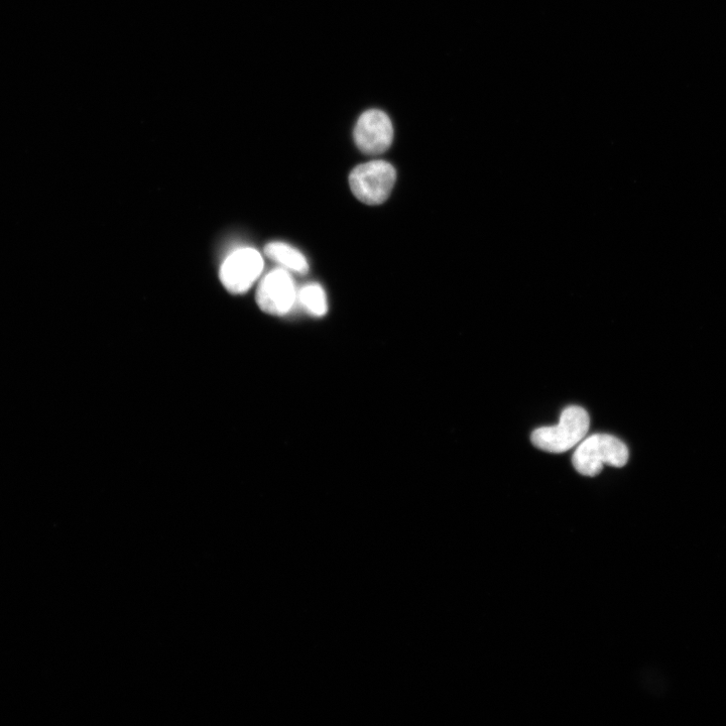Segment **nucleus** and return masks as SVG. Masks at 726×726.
<instances>
[{
    "label": "nucleus",
    "instance_id": "3",
    "mask_svg": "<svg viewBox=\"0 0 726 726\" xmlns=\"http://www.w3.org/2000/svg\"><path fill=\"white\" fill-rule=\"evenodd\" d=\"M396 177V170L390 163L372 161L352 170L349 185L359 201L369 205H379L389 198Z\"/></svg>",
    "mask_w": 726,
    "mask_h": 726
},
{
    "label": "nucleus",
    "instance_id": "2",
    "mask_svg": "<svg viewBox=\"0 0 726 726\" xmlns=\"http://www.w3.org/2000/svg\"><path fill=\"white\" fill-rule=\"evenodd\" d=\"M590 420L587 412L578 406L566 408L556 426L543 427L532 434V443L550 453L566 452L579 444L587 435Z\"/></svg>",
    "mask_w": 726,
    "mask_h": 726
},
{
    "label": "nucleus",
    "instance_id": "4",
    "mask_svg": "<svg viewBox=\"0 0 726 726\" xmlns=\"http://www.w3.org/2000/svg\"><path fill=\"white\" fill-rule=\"evenodd\" d=\"M264 270L261 254L251 248L240 249L230 255L220 269V280L233 294L248 292Z\"/></svg>",
    "mask_w": 726,
    "mask_h": 726
},
{
    "label": "nucleus",
    "instance_id": "8",
    "mask_svg": "<svg viewBox=\"0 0 726 726\" xmlns=\"http://www.w3.org/2000/svg\"><path fill=\"white\" fill-rule=\"evenodd\" d=\"M297 301L313 316L321 317L327 313V297L324 289L318 284L303 287L298 293Z\"/></svg>",
    "mask_w": 726,
    "mask_h": 726
},
{
    "label": "nucleus",
    "instance_id": "7",
    "mask_svg": "<svg viewBox=\"0 0 726 726\" xmlns=\"http://www.w3.org/2000/svg\"><path fill=\"white\" fill-rule=\"evenodd\" d=\"M266 255L286 270L305 275L309 271L306 258L295 248L284 242H272L266 247Z\"/></svg>",
    "mask_w": 726,
    "mask_h": 726
},
{
    "label": "nucleus",
    "instance_id": "5",
    "mask_svg": "<svg viewBox=\"0 0 726 726\" xmlns=\"http://www.w3.org/2000/svg\"><path fill=\"white\" fill-rule=\"evenodd\" d=\"M393 140V124L384 111L371 109L360 115L354 129V142L363 154H383L389 150Z\"/></svg>",
    "mask_w": 726,
    "mask_h": 726
},
{
    "label": "nucleus",
    "instance_id": "6",
    "mask_svg": "<svg viewBox=\"0 0 726 726\" xmlns=\"http://www.w3.org/2000/svg\"><path fill=\"white\" fill-rule=\"evenodd\" d=\"M297 296L298 292L289 272L277 269L270 272L261 282L257 292V302L265 313L283 316L294 308Z\"/></svg>",
    "mask_w": 726,
    "mask_h": 726
},
{
    "label": "nucleus",
    "instance_id": "1",
    "mask_svg": "<svg viewBox=\"0 0 726 726\" xmlns=\"http://www.w3.org/2000/svg\"><path fill=\"white\" fill-rule=\"evenodd\" d=\"M629 449L620 439L608 434H595L575 450L572 463L585 476H596L604 464L623 467L628 463Z\"/></svg>",
    "mask_w": 726,
    "mask_h": 726
}]
</instances>
